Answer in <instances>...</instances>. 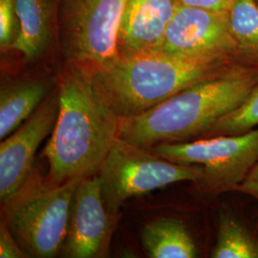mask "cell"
<instances>
[{
    "instance_id": "obj_4",
    "label": "cell",
    "mask_w": 258,
    "mask_h": 258,
    "mask_svg": "<svg viewBox=\"0 0 258 258\" xmlns=\"http://www.w3.org/2000/svg\"><path fill=\"white\" fill-rule=\"evenodd\" d=\"M35 170L2 202L4 220L28 256L54 257L62 249L73 195L83 178L55 184L45 182Z\"/></svg>"
},
{
    "instance_id": "obj_5",
    "label": "cell",
    "mask_w": 258,
    "mask_h": 258,
    "mask_svg": "<svg viewBox=\"0 0 258 258\" xmlns=\"http://www.w3.org/2000/svg\"><path fill=\"white\" fill-rule=\"evenodd\" d=\"M99 177L105 206L115 214L130 197L177 182L199 184L203 169L171 162L118 138L99 169Z\"/></svg>"
},
{
    "instance_id": "obj_2",
    "label": "cell",
    "mask_w": 258,
    "mask_h": 258,
    "mask_svg": "<svg viewBox=\"0 0 258 258\" xmlns=\"http://www.w3.org/2000/svg\"><path fill=\"white\" fill-rule=\"evenodd\" d=\"M258 83V70L229 66L136 116L120 119L119 138L141 148L203 135L237 109Z\"/></svg>"
},
{
    "instance_id": "obj_15",
    "label": "cell",
    "mask_w": 258,
    "mask_h": 258,
    "mask_svg": "<svg viewBox=\"0 0 258 258\" xmlns=\"http://www.w3.org/2000/svg\"><path fill=\"white\" fill-rule=\"evenodd\" d=\"M212 258H258V241L230 214H222Z\"/></svg>"
},
{
    "instance_id": "obj_12",
    "label": "cell",
    "mask_w": 258,
    "mask_h": 258,
    "mask_svg": "<svg viewBox=\"0 0 258 258\" xmlns=\"http://www.w3.org/2000/svg\"><path fill=\"white\" fill-rule=\"evenodd\" d=\"M18 34L11 48L33 60L46 49L52 33L51 0H17Z\"/></svg>"
},
{
    "instance_id": "obj_16",
    "label": "cell",
    "mask_w": 258,
    "mask_h": 258,
    "mask_svg": "<svg viewBox=\"0 0 258 258\" xmlns=\"http://www.w3.org/2000/svg\"><path fill=\"white\" fill-rule=\"evenodd\" d=\"M229 19L237 53L258 57V5L255 0H237L229 11Z\"/></svg>"
},
{
    "instance_id": "obj_11",
    "label": "cell",
    "mask_w": 258,
    "mask_h": 258,
    "mask_svg": "<svg viewBox=\"0 0 258 258\" xmlns=\"http://www.w3.org/2000/svg\"><path fill=\"white\" fill-rule=\"evenodd\" d=\"M179 0H126L118 31L120 56L159 51Z\"/></svg>"
},
{
    "instance_id": "obj_1",
    "label": "cell",
    "mask_w": 258,
    "mask_h": 258,
    "mask_svg": "<svg viewBox=\"0 0 258 258\" xmlns=\"http://www.w3.org/2000/svg\"><path fill=\"white\" fill-rule=\"evenodd\" d=\"M58 115L43 151L49 179L61 184L100 169L119 138L120 119L98 92L93 71L72 61L61 75Z\"/></svg>"
},
{
    "instance_id": "obj_10",
    "label": "cell",
    "mask_w": 258,
    "mask_h": 258,
    "mask_svg": "<svg viewBox=\"0 0 258 258\" xmlns=\"http://www.w3.org/2000/svg\"><path fill=\"white\" fill-rule=\"evenodd\" d=\"M112 215L103 200L99 175L83 178L73 195L60 254L69 258L102 256L110 238Z\"/></svg>"
},
{
    "instance_id": "obj_18",
    "label": "cell",
    "mask_w": 258,
    "mask_h": 258,
    "mask_svg": "<svg viewBox=\"0 0 258 258\" xmlns=\"http://www.w3.org/2000/svg\"><path fill=\"white\" fill-rule=\"evenodd\" d=\"M17 0H0V45L1 48L12 46L18 30Z\"/></svg>"
},
{
    "instance_id": "obj_22",
    "label": "cell",
    "mask_w": 258,
    "mask_h": 258,
    "mask_svg": "<svg viewBox=\"0 0 258 258\" xmlns=\"http://www.w3.org/2000/svg\"><path fill=\"white\" fill-rule=\"evenodd\" d=\"M255 2H256V3H257V5H258V0H255Z\"/></svg>"
},
{
    "instance_id": "obj_20",
    "label": "cell",
    "mask_w": 258,
    "mask_h": 258,
    "mask_svg": "<svg viewBox=\"0 0 258 258\" xmlns=\"http://www.w3.org/2000/svg\"><path fill=\"white\" fill-rule=\"evenodd\" d=\"M236 1L237 0H179L180 3L184 5L218 12L230 11Z\"/></svg>"
},
{
    "instance_id": "obj_19",
    "label": "cell",
    "mask_w": 258,
    "mask_h": 258,
    "mask_svg": "<svg viewBox=\"0 0 258 258\" xmlns=\"http://www.w3.org/2000/svg\"><path fill=\"white\" fill-rule=\"evenodd\" d=\"M27 253L19 245L18 240L10 231L5 220L0 225V257L23 258L27 257Z\"/></svg>"
},
{
    "instance_id": "obj_9",
    "label": "cell",
    "mask_w": 258,
    "mask_h": 258,
    "mask_svg": "<svg viewBox=\"0 0 258 258\" xmlns=\"http://www.w3.org/2000/svg\"><path fill=\"white\" fill-rule=\"evenodd\" d=\"M58 115V96L46 97L27 120L0 146V198L5 201L34 172L35 154L52 133Z\"/></svg>"
},
{
    "instance_id": "obj_14",
    "label": "cell",
    "mask_w": 258,
    "mask_h": 258,
    "mask_svg": "<svg viewBox=\"0 0 258 258\" xmlns=\"http://www.w3.org/2000/svg\"><path fill=\"white\" fill-rule=\"evenodd\" d=\"M48 84L42 80L19 83L1 91L0 139L3 141L27 120L45 100Z\"/></svg>"
},
{
    "instance_id": "obj_21",
    "label": "cell",
    "mask_w": 258,
    "mask_h": 258,
    "mask_svg": "<svg viewBox=\"0 0 258 258\" xmlns=\"http://www.w3.org/2000/svg\"><path fill=\"white\" fill-rule=\"evenodd\" d=\"M235 191L248 194L258 201V161L249 170L244 181L236 187Z\"/></svg>"
},
{
    "instance_id": "obj_7",
    "label": "cell",
    "mask_w": 258,
    "mask_h": 258,
    "mask_svg": "<svg viewBox=\"0 0 258 258\" xmlns=\"http://www.w3.org/2000/svg\"><path fill=\"white\" fill-rule=\"evenodd\" d=\"M126 0H58V25L71 61L103 69L119 57L118 31Z\"/></svg>"
},
{
    "instance_id": "obj_6",
    "label": "cell",
    "mask_w": 258,
    "mask_h": 258,
    "mask_svg": "<svg viewBox=\"0 0 258 258\" xmlns=\"http://www.w3.org/2000/svg\"><path fill=\"white\" fill-rule=\"evenodd\" d=\"M150 151L174 163L201 166L203 179L199 184L209 191H235L258 161V128L194 142L162 143Z\"/></svg>"
},
{
    "instance_id": "obj_13",
    "label": "cell",
    "mask_w": 258,
    "mask_h": 258,
    "mask_svg": "<svg viewBox=\"0 0 258 258\" xmlns=\"http://www.w3.org/2000/svg\"><path fill=\"white\" fill-rule=\"evenodd\" d=\"M141 243L151 258H194L196 246L184 223L161 218L148 223L141 231Z\"/></svg>"
},
{
    "instance_id": "obj_17",
    "label": "cell",
    "mask_w": 258,
    "mask_h": 258,
    "mask_svg": "<svg viewBox=\"0 0 258 258\" xmlns=\"http://www.w3.org/2000/svg\"><path fill=\"white\" fill-rule=\"evenodd\" d=\"M258 126V83L246 101L237 109L215 121L203 134L206 137L218 135H237Z\"/></svg>"
},
{
    "instance_id": "obj_8",
    "label": "cell",
    "mask_w": 258,
    "mask_h": 258,
    "mask_svg": "<svg viewBox=\"0 0 258 258\" xmlns=\"http://www.w3.org/2000/svg\"><path fill=\"white\" fill-rule=\"evenodd\" d=\"M159 51L194 56L237 54L229 11L218 12L179 3Z\"/></svg>"
},
{
    "instance_id": "obj_3",
    "label": "cell",
    "mask_w": 258,
    "mask_h": 258,
    "mask_svg": "<svg viewBox=\"0 0 258 258\" xmlns=\"http://www.w3.org/2000/svg\"><path fill=\"white\" fill-rule=\"evenodd\" d=\"M227 55L184 56L161 51L120 56L93 72L96 88L120 119L144 113L229 67Z\"/></svg>"
}]
</instances>
